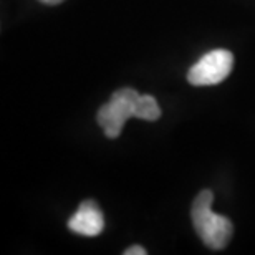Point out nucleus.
I'll use <instances>...</instances> for the list:
<instances>
[{
    "mask_svg": "<svg viewBox=\"0 0 255 255\" xmlns=\"http://www.w3.org/2000/svg\"><path fill=\"white\" fill-rule=\"evenodd\" d=\"M234 68V55L229 50L217 48L206 53L187 71V80L194 86L219 85L231 75Z\"/></svg>",
    "mask_w": 255,
    "mask_h": 255,
    "instance_id": "3",
    "label": "nucleus"
},
{
    "mask_svg": "<svg viewBox=\"0 0 255 255\" xmlns=\"http://www.w3.org/2000/svg\"><path fill=\"white\" fill-rule=\"evenodd\" d=\"M68 227L70 231L80 234V236H86V237L100 236L105 227V219L98 204L93 201L81 202L76 214L68 221Z\"/></svg>",
    "mask_w": 255,
    "mask_h": 255,
    "instance_id": "4",
    "label": "nucleus"
},
{
    "mask_svg": "<svg viewBox=\"0 0 255 255\" xmlns=\"http://www.w3.org/2000/svg\"><path fill=\"white\" fill-rule=\"evenodd\" d=\"M125 255H146V251L141 246H132L129 249H126Z\"/></svg>",
    "mask_w": 255,
    "mask_h": 255,
    "instance_id": "6",
    "label": "nucleus"
},
{
    "mask_svg": "<svg viewBox=\"0 0 255 255\" xmlns=\"http://www.w3.org/2000/svg\"><path fill=\"white\" fill-rule=\"evenodd\" d=\"M139 93L134 88H121L111 95V100L98 110L96 121L105 129L106 137H118L125 123L134 118V110Z\"/></svg>",
    "mask_w": 255,
    "mask_h": 255,
    "instance_id": "2",
    "label": "nucleus"
},
{
    "mask_svg": "<svg viewBox=\"0 0 255 255\" xmlns=\"http://www.w3.org/2000/svg\"><path fill=\"white\" fill-rule=\"evenodd\" d=\"M40 2L47 3V5H58V3H62V2H65V0H40Z\"/></svg>",
    "mask_w": 255,
    "mask_h": 255,
    "instance_id": "7",
    "label": "nucleus"
},
{
    "mask_svg": "<svg viewBox=\"0 0 255 255\" xmlns=\"http://www.w3.org/2000/svg\"><path fill=\"white\" fill-rule=\"evenodd\" d=\"M161 116V108L157 105L154 96L151 95H139L134 110V118L146 120V121H156Z\"/></svg>",
    "mask_w": 255,
    "mask_h": 255,
    "instance_id": "5",
    "label": "nucleus"
},
{
    "mask_svg": "<svg viewBox=\"0 0 255 255\" xmlns=\"http://www.w3.org/2000/svg\"><path fill=\"white\" fill-rule=\"evenodd\" d=\"M212 191H201L191 207L192 226L197 236L209 249H224L232 239L234 226L227 217L212 212Z\"/></svg>",
    "mask_w": 255,
    "mask_h": 255,
    "instance_id": "1",
    "label": "nucleus"
}]
</instances>
